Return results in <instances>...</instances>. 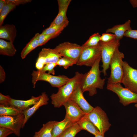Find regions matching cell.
I'll use <instances>...</instances> for the list:
<instances>
[{
    "label": "cell",
    "instance_id": "1",
    "mask_svg": "<svg viewBox=\"0 0 137 137\" xmlns=\"http://www.w3.org/2000/svg\"><path fill=\"white\" fill-rule=\"evenodd\" d=\"M101 58L98 59L90 70L83 74L81 80L80 86L83 93L88 91L90 96H92L97 93V89H103L105 79L100 76L101 71L99 69V63Z\"/></svg>",
    "mask_w": 137,
    "mask_h": 137
},
{
    "label": "cell",
    "instance_id": "2",
    "mask_svg": "<svg viewBox=\"0 0 137 137\" xmlns=\"http://www.w3.org/2000/svg\"><path fill=\"white\" fill-rule=\"evenodd\" d=\"M83 74L76 72L75 75L65 84L58 88L56 93L50 96L51 103L55 108H59L70 99L77 86L80 84Z\"/></svg>",
    "mask_w": 137,
    "mask_h": 137
},
{
    "label": "cell",
    "instance_id": "3",
    "mask_svg": "<svg viewBox=\"0 0 137 137\" xmlns=\"http://www.w3.org/2000/svg\"><path fill=\"white\" fill-rule=\"evenodd\" d=\"M119 47L116 49L110 62V74L108 79L107 83H121L123 75V60L124 56L119 50Z\"/></svg>",
    "mask_w": 137,
    "mask_h": 137
},
{
    "label": "cell",
    "instance_id": "4",
    "mask_svg": "<svg viewBox=\"0 0 137 137\" xmlns=\"http://www.w3.org/2000/svg\"><path fill=\"white\" fill-rule=\"evenodd\" d=\"M97 128L99 132L104 135L108 131L111 125L105 111L100 107L97 106L92 110L85 115Z\"/></svg>",
    "mask_w": 137,
    "mask_h": 137
},
{
    "label": "cell",
    "instance_id": "5",
    "mask_svg": "<svg viewBox=\"0 0 137 137\" xmlns=\"http://www.w3.org/2000/svg\"><path fill=\"white\" fill-rule=\"evenodd\" d=\"M31 75L32 82L34 88L39 81L47 82L52 87L59 88L66 83L70 79L64 75L55 76L38 70L33 71Z\"/></svg>",
    "mask_w": 137,
    "mask_h": 137
},
{
    "label": "cell",
    "instance_id": "6",
    "mask_svg": "<svg viewBox=\"0 0 137 137\" xmlns=\"http://www.w3.org/2000/svg\"><path fill=\"white\" fill-rule=\"evenodd\" d=\"M100 44L101 50V60L102 63L101 72L104 76L110 67L111 60L117 47L120 45V40L115 39L107 42L101 41Z\"/></svg>",
    "mask_w": 137,
    "mask_h": 137
},
{
    "label": "cell",
    "instance_id": "7",
    "mask_svg": "<svg viewBox=\"0 0 137 137\" xmlns=\"http://www.w3.org/2000/svg\"><path fill=\"white\" fill-rule=\"evenodd\" d=\"M107 88L117 95L119 98V102L124 106L137 103V93L126 88L124 87L121 83H107Z\"/></svg>",
    "mask_w": 137,
    "mask_h": 137
},
{
    "label": "cell",
    "instance_id": "8",
    "mask_svg": "<svg viewBox=\"0 0 137 137\" xmlns=\"http://www.w3.org/2000/svg\"><path fill=\"white\" fill-rule=\"evenodd\" d=\"M100 58H101V50L99 43L98 45L95 46L83 47L76 64L79 66L84 65L92 67L96 61Z\"/></svg>",
    "mask_w": 137,
    "mask_h": 137
},
{
    "label": "cell",
    "instance_id": "9",
    "mask_svg": "<svg viewBox=\"0 0 137 137\" xmlns=\"http://www.w3.org/2000/svg\"><path fill=\"white\" fill-rule=\"evenodd\" d=\"M83 49L82 46L69 42H64L59 44L54 50L62 57L71 58L76 63Z\"/></svg>",
    "mask_w": 137,
    "mask_h": 137
},
{
    "label": "cell",
    "instance_id": "10",
    "mask_svg": "<svg viewBox=\"0 0 137 137\" xmlns=\"http://www.w3.org/2000/svg\"><path fill=\"white\" fill-rule=\"evenodd\" d=\"M24 118L23 113L16 116H0V127L9 129L16 135L19 136Z\"/></svg>",
    "mask_w": 137,
    "mask_h": 137
},
{
    "label": "cell",
    "instance_id": "11",
    "mask_svg": "<svg viewBox=\"0 0 137 137\" xmlns=\"http://www.w3.org/2000/svg\"><path fill=\"white\" fill-rule=\"evenodd\" d=\"M123 73L121 81L125 88L137 93V69L130 66L126 61L123 62Z\"/></svg>",
    "mask_w": 137,
    "mask_h": 137
},
{
    "label": "cell",
    "instance_id": "12",
    "mask_svg": "<svg viewBox=\"0 0 137 137\" xmlns=\"http://www.w3.org/2000/svg\"><path fill=\"white\" fill-rule=\"evenodd\" d=\"M66 110L65 117L73 123H77L86 114L75 102L69 99L64 104Z\"/></svg>",
    "mask_w": 137,
    "mask_h": 137
},
{
    "label": "cell",
    "instance_id": "13",
    "mask_svg": "<svg viewBox=\"0 0 137 137\" xmlns=\"http://www.w3.org/2000/svg\"><path fill=\"white\" fill-rule=\"evenodd\" d=\"M80 84L77 87L70 97V99L76 103L86 114L91 112L94 107L90 105L84 97Z\"/></svg>",
    "mask_w": 137,
    "mask_h": 137
},
{
    "label": "cell",
    "instance_id": "14",
    "mask_svg": "<svg viewBox=\"0 0 137 137\" xmlns=\"http://www.w3.org/2000/svg\"><path fill=\"white\" fill-rule=\"evenodd\" d=\"M62 56L54 49L43 48L39 54L36 62L45 65L47 63H56Z\"/></svg>",
    "mask_w": 137,
    "mask_h": 137
},
{
    "label": "cell",
    "instance_id": "15",
    "mask_svg": "<svg viewBox=\"0 0 137 137\" xmlns=\"http://www.w3.org/2000/svg\"><path fill=\"white\" fill-rule=\"evenodd\" d=\"M71 0H58V12L49 26L60 25L68 21L66 13Z\"/></svg>",
    "mask_w": 137,
    "mask_h": 137
},
{
    "label": "cell",
    "instance_id": "16",
    "mask_svg": "<svg viewBox=\"0 0 137 137\" xmlns=\"http://www.w3.org/2000/svg\"><path fill=\"white\" fill-rule=\"evenodd\" d=\"M49 100L48 95L45 92L42 93L40 100L31 107L23 111L24 118L22 126L23 128L30 117L41 107L47 105Z\"/></svg>",
    "mask_w": 137,
    "mask_h": 137
},
{
    "label": "cell",
    "instance_id": "17",
    "mask_svg": "<svg viewBox=\"0 0 137 137\" xmlns=\"http://www.w3.org/2000/svg\"><path fill=\"white\" fill-rule=\"evenodd\" d=\"M41 95L37 97L32 96L28 100H23L11 98L9 105L24 111L28 109L37 103L40 99Z\"/></svg>",
    "mask_w": 137,
    "mask_h": 137
},
{
    "label": "cell",
    "instance_id": "18",
    "mask_svg": "<svg viewBox=\"0 0 137 137\" xmlns=\"http://www.w3.org/2000/svg\"><path fill=\"white\" fill-rule=\"evenodd\" d=\"M131 23L130 20H128L123 24L116 25L107 29L106 32L114 34L116 36V39L120 40L124 36L126 32L132 29Z\"/></svg>",
    "mask_w": 137,
    "mask_h": 137
},
{
    "label": "cell",
    "instance_id": "19",
    "mask_svg": "<svg viewBox=\"0 0 137 137\" xmlns=\"http://www.w3.org/2000/svg\"><path fill=\"white\" fill-rule=\"evenodd\" d=\"M17 30L13 24H7L0 26V38L13 42L16 35Z\"/></svg>",
    "mask_w": 137,
    "mask_h": 137
},
{
    "label": "cell",
    "instance_id": "20",
    "mask_svg": "<svg viewBox=\"0 0 137 137\" xmlns=\"http://www.w3.org/2000/svg\"><path fill=\"white\" fill-rule=\"evenodd\" d=\"M74 123L65 117L61 121H56L53 129L52 137L59 136L64 131Z\"/></svg>",
    "mask_w": 137,
    "mask_h": 137
},
{
    "label": "cell",
    "instance_id": "21",
    "mask_svg": "<svg viewBox=\"0 0 137 137\" xmlns=\"http://www.w3.org/2000/svg\"><path fill=\"white\" fill-rule=\"evenodd\" d=\"M16 52L13 42H7L2 39H0L1 55L11 57L15 54Z\"/></svg>",
    "mask_w": 137,
    "mask_h": 137
},
{
    "label": "cell",
    "instance_id": "22",
    "mask_svg": "<svg viewBox=\"0 0 137 137\" xmlns=\"http://www.w3.org/2000/svg\"><path fill=\"white\" fill-rule=\"evenodd\" d=\"M81 130H85L94 136L100 133L97 128L85 115L77 122Z\"/></svg>",
    "mask_w": 137,
    "mask_h": 137
},
{
    "label": "cell",
    "instance_id": "23",
    "mask_svg": "<svg viewBox=\"0 0 137 137\" xmlns=\"http://www.w3.org/2000/svg\"><path fill=\"white\" fill-rule=\"evenodd\" d=\"M40 34L36 33L34 36L23 49L21 53L22 59L25 58L31 51L39 46V39Z\"/></svg>",
    "mask_w": 137,
    "mask_h": 137
},
{
    "label": "cell",
    "instance_id": "24",
    "mask_svg": "<svg viewBox=\"0 0 137 137\" xmlns=\"http://www.w3.org/2000/svg\"><path fill=\"white\" fill-rule=\"evenodd\" d=\"M56 121H50L43 124L42 128L35 132V135L38 137H52L53 129Z\"/></svg>",
    "mask_w": 137,
    "mask_h": 137
},
{
    "label": "cell",
    "instance_id": "25",
    "mask_svg": "<svg viewBox=\"0 0 137 137\" xmlns=\"http://www.w3.org/2000/svg\"><path fill=\"white\" fill-rule=\"evenodd\" d=\"M23 112V111L12 106L0 105V116H16Z\"/></svg>",
    "mask_w": 137,
    "mask_h": 137
},
{
    "label": "cell",
    "instance_id": "26",
    "mask_svg": "<svg viewBox=\"0 0 137 137\" xmlns=\"http://www.w3.org/2000/svg\"><path fill=\"white\" fill-rule=\"evenodd\" d=\"M69 21L60 25L49 26L44 30L41 33L44 35L61 33L63 30L68 25Z\"/></svg>",
    "mask_w": 137,
    "mask_h": 137
},
{
    "label": "cell",
    "instance_id": "27",
    "mask_svg": "<svg viewBox=\"0 0 137 137\" xmlns=\"http://www.w3.org/2000/svg\"><path fill=\"white\" fill-rule=\"evenodd\" d=\"M81 130L77 123H74L64 131L59 137H75Z\"/></svg>",
    "mask_w": 137,
    "mask_h": 137
},
{
    "label": "cell",
    "instance_id": "28",
    "mask_svg": "<svg viewBox=\"0 0 137 137\" xmlns=\"http://www.w3.org/2000/svg\"><path fill=\"white\" fill-rule=\"evenodd\" d=\"M16 6L11 3H6L0 12V26L2 25L4 21L8 14L15 8Z\"/></svg>",
    "mask_w": 137,
    "mask_h": 137
},
{
    "label": "cell",
    "instance_id": "29",
    "mask_svg": "<svg viewBox=\"0 0 137 137\" xmlns=\"http://www.w3.org/2000/svg\"><path fill=\"white\" fill-rule=\"evenodd\" d=\"M100 36L98 32L94 33L82 46L85 47L94 46L98 45L100 41Z\"/></svg>",
    "mask_w": 137,
    "mask_h": 137
},
{
    "label": "cell",
    "instance_id": "30",
    "mask_svg": "<svg viewBox=\"0 0 137 137\" xmlns=\"http://www.w3.org/2000/svg\"><path fill=\"white\" fill-rule=\"evenodd\" d=\"M56 63L57 65L62 66L66 69L77 63L76 62L73 60L66 57L61 58Z\"/></svg>",
    "mask_w": 137,
    "mask_h": 137
},
{
    "label": "cell",
    "instance_id": "31",
    "mask_svg": "<svg viewBox=\"0 0 137 137\" xmlns=\"http://www.w3.org/2000/svg\"><path fill=\"white\" fill-rule=\"evenodd\" d=\"M60 33L44 35L40 34L39 39V46H42L45 44L50 39L54 38L58 36Z\"/></svg>",
    "mask_w": 137,
    "mask_h": 137
},
{
    "label": "cell",
    "instance_id": "32",
    "mask_svg": "<svg viewBox=\"0 0 137 137\" xmlns=\"http://www.w3.org/2000/svg\"><path fill=\"white\" fill-rule=\"evenodd\" d=\"M57 65L56 63H46L42 69L39 71L44 72H47L48 74L54 75L55 73L54 68Z\"/></svg>",
    "mask_w": 137,
    "mask_h": 137
},
{
    "label": "cell",
    "instance_id": "33",
    "mask_svg": "<svg viewBox=\"0 0 137 137\" xmlns=\"http://www.w3.org/2000/svg\"><path fill=\"white\" fill-rule=\"evenodd\" d=\"M116 39L115 35L112 33L105 32L101 35L100 41L103 42H107Z\"/></svg>",
    "mask_w": 137,
    "mask_h": 137
},
{
    "label": "cell",
    "instance_id": "34",
    "mask_svg": "<svg viewBox=\"0 0 137 137\" xmlns=\"http://www.w3.org/2000/svg\"><path fill=\"white\" fill-rule=\"evenodd\" d=\"M8 95H5L0 93V104L4 105H9V103L11 99Z\"/></svg>",
    "mask_w": 137,
    "mask_h": 137
},
{
    "label": "cell",
    "instance_id": "35",
    "mask_svg": "<svg viewBox=\"0 0 137 137\" xmlns=\"http://www.w3.org/2000/svg\"><path fill=\"white\" fill-rule=\"evenodd\" d=\"M124 36L137 40V30L129 29L126 32Z\"/></svg>",
    "mask_w": 137,
    "mask_h": 137
},
{
    "label": "cell",
    "instance_id": "36",
    "mask_svg": "<svg viewBox=\"0 0 137 137\" xmlns=\"http://www.w3.org/2000/svg\"><path fill=\"white\" fill-rule=\"evenodd\" d=\"M31 0H5L6 3H11L16 6L30 2Z\"/></svg>",
    "mask_w": 137,
    "mask_h": 137
},
{
    "label": "cell",
    "instance_id": "37",
    "mask_svg": "<svg viewBox=\"0 0 137 137\" xmlns=\"http://www.w3.org/2000/svg\"><path fill=\"white\" fill-rule=\"evenodd\" d=\"M13 133L10 129L2 127H0V137H7L8 135Z\"/></svg>",
    "mask_w": 137,
    "mask_h": 137
},
{
    "label": "cell",
    "instance_id": "38",
    "mask_svg": "<svg viewBox=\"0 0 137 137\" xmlns=\"http://www.w3.org/2000/svg\"><path fill=\"white\" fill-rule=\"evenodd\" d=\"M6 78V73L3 67L0 66V82L2 83L4 82Z\"/></svg>",
    "mask_w": 137,
    "mask_h": 137
},
{
    "label": "cell",
    "instance_id": "39",
    "mask_svg": "<svg viewBox=\"0 0 137 137\" xmlns=\"http://www.w3.org/2000/svg\"><path fill=\"white\" fill-rule=\"evenodd\" d=\"M129 2L133 8H137V0H130Z\"/></svg>",
    "mask_w": 137,
    "mask_h": 137
},
{
    "label": "cell",
    "instance_id": "40",
    "mask_svg": "<svg viewBox=\"0 0 137 137\" xmlns=\"http://www.w3.org/2000/svg\"><path fill=\"white\" fill-rule=\"evenodd\" d=\"M5 0H0V12L6 4Z\"/></svg>",
    "mask_w": 137,
    "mask_h": 137
},
{
    "label": "cell",
    "instance_id": "41",
    "mask_svg": "<svg viewBox=\"0 0 137 137\" xmlns=\"http://www.w3.org/2000/svg\"><path fill=\"white\" fill-rule=\"evenodd\" d=\"M95 137H104V135H103L100 133H98L95 136Z\"/></svg>",
    "mask_w": 137,
    "mask_h": 137
},
{
    "label": "cell",
    "instance_id": "42",
    "mask_svg": "<svg viewBox=\"0 0 137 137\" xmlns=\"http://www.w3.org/2000/svg\"><path fill=\"white\" fill-rule=\"evenodd\" d=\"M133 137H137V134H134V135Z\"/></svg>",
    "mask_w": 137,
    "mask_h": 137
},
{
    "label": "cell",
    "instance_id": "43",
    "mask_svg": "<svg viewBox=\"0 0 137 137\" xmlns=\"http://www.w3.org/2000/svg\"><path fill=\"white\" fill-rule=\"evenodd\" d=\"M134 106L137 108V103L135 104Z\"/></svg>",
    "mask_w": 137,
    "mask_h": 137
},
{
    "label": "cell",
    "instance_id": "44",
    "mask_svg": "<svg viewBox=\"0 0 137 137\" xmlns=\"http://www.w3.org/2000/svg\"><path fill=\"white\" fill-rule=\"evenodd\" d=\"M34 137H38V136L35 135H34Z\"/></svg>",
    "mask_w": 137,
    "mask_h": 137
},
{
    "label": "cell",
    "instance_id": "45",
    "mask_svg": "<svg viewBox=\"0 0 137 137\" xmlns=\"http://www.w3.org/2000/svg\"><path fill=\"white\" fill-rule=\"evenodd\" d=\"M58 137H59V136Z\"/></svg>",
    "mask_w": 137,
    "mask_h": 137
}]
</instances>
